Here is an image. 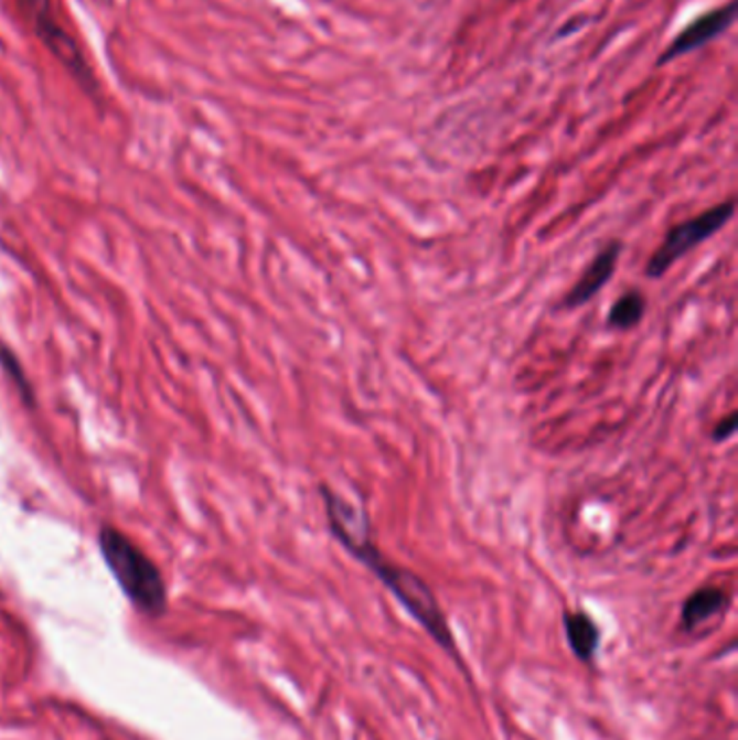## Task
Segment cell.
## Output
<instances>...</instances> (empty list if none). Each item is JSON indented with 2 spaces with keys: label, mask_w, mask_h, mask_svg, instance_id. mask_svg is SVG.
<instances>
[{
  "label": "cell",
  "mask_w": 738,
  "mask_h": 740,
  "mask_svg": "<svg viewBox=\"0 0 738 740\" xmlns=\"http://www.w3.org/2000/svg\"><path fill=\"white\" fill-rule=\"evenodd\" d=\"M319 492L325 505L332 537L355 561L373 571L377 580L397 598L398 604L431 634V639L442 650L457 658L453 632L434 589L416 571L397 566L382 555L373 537L371 517L364 507L353 505L325 483L319 485Z\"/></svg>",
  "instance_id": "cell-1"
},
{
  "label": "cell",
  "mask_w": 738,
  "mask_h": 740,
  "mask_svg": "<svg viewBox=\"0 0 738 740\" xmlns=\"http://www.w3.org/2000/svg\"><path fill=\"white\" fill-rule=\"evenodd\" d=\"M100 553L121 591L137 609L152 615L165 609L168 589L161 571L126 535L115 528H103Z\"/></svg>",
  "instance_id": "cell-2"
},
{
  "label": "cell",
  "mask_w": 738,
  "mask_h": 740,
  "mask_svg": "<svg viewBox=\"0 0 738 740\" xmlns=\"http://www.w3.org/2000/svg\"><path fill=\"white\" fill-rule=\"evenodd\" d=\"M13 4L26 26L33 31V35L57 58L63 69L74 78V83L87 96L100 98L103 87L98 83V76L78 40L65 29L58 15L57 0H13Z\"/></svg>",
  "instance_id": "cell-3"
},
{
  "label": "cell",
  "mask_w": 738,
  "mask_h": 740,
  "mask_svg": "<svg viewBox=\"0 0 738 740\" xmlns=\"http://www.w3.org/2000/svg\"><path fill=\"white\" fill-rule=\"evenodd\" d=\"M735 217V202H721L686 222L667 229L663 243L650 256L645 265V276L652 280L663 278L682 256L699 247L704 240L713 238L719 229L726 228Z\"/></svg>",
  "instance_id": "cell-4"
},
{
  "label": "cell",
  "mask_w": 738,
  "mask_h": 740,
  "mask_svg": "<svg viewBox=\"0 0 738 740\" xmlns=\"http://www.w3.org/2000/svg\"><path fill=\"white\" fill-rule=\"evenodd\" d=\"M622 240H609L596 256L593 260L587 265V269L582 271V276L576 280V285L569 288L568 294L561 301V308L566 310H574L580 308L585 303H589L605 286L611 282V278L616 276L618 269V260L622 256Z\"/></svg>",
  "instance_id": "cell-5"
},
{
  "label": "cell",
  "mask_w": 738,
  "mask_h": 740,
  "mask_svg": "<svg viewBox=\"0 0 738 740\" xmlns=\"http://www.w3.org/2000/svg\"><path fill=\"white\" fill-rule=\"evenodd\" d=\"M732 22H735V2H728L719 9H713L704 15H699L686 29H682L681 35L667 46L665 55L661 57V63L674 61V58L682 57L686 53H693V51L702 49L704 44L719 37Z\"/></svg>",
  "instance_id": "cell-6"
},
{
  "label": "cell",
  "mask_w": 738,
  "mask_h": 740,
  "mask_svg": "<svg viewBox=\"0 0 738 740\" xmlns=\"http://www.w3.org/2000/svg\"><path fill=\"white\" fill-rule=\"evenodd\" d=\"M730 604V596L719 587H702L693 591L681 609L682 628L695 630L724 613Z\"/></svg>",
  "instance_id": "cell-7"
},
{
  "label": "cell",
  "mask_w": 738,
  "mask_h": 740,
  "mask_svg": "<svg viewBox=\"0 0 738 740\" xmlns=\"http://www.w3.org/2000/svg\"><path fill=\"white\" fill-rule=\"evenodd\" d=\"M564 628L571 652L589 663L600 647V628L585 611H568L564 615Z\"/></svg>",
  "instance_id": "cell-8"
},
{
  "label": "cell",
  "mask_w": 738,
  "mask_h": 740,
  "mask_svg": "<svg viewBox=\"0 0 738 740\" xmlns=\"http://www.w3.org/2000/svg\"><path fill=\"white\" fill-rule=\"evenodd\" d=\"M645 314V297L641 290H625L624 294L611 305L607 323L613 330L628 332L641 323Z\"/></svg>",
  "instance_id": "cell-9"
},
{
  "label": "cell",
  "mask_w": 738,
  "mask_h": 740,
  "mask_svg": "<svg viewBox=\"0 0 738 740\" xmlns=\"http://www.w3.org/2000/svg\"><path fill=\"white\" fill-rule=\"evenodd\" d=\"M0 362H2V366L9 371V375L18 382V386H22L20 390L24 393V397H26V400H31V393H29V384L24 382V375H22V368H20V364H18V360L7 351V348H0Z\"/></svg>",
  "instance_id": "cell-10"
},
{
  "label": "cell",
  "mask_w": 738,
  "mask_h": 740,
  "mask_svg": "<svg viewBox=\"0 0 738 740\" xmlns=\"http://www.w3.org/2000/svg\"><path fill=\"white\" fill-rule=\"evenodd\" d=\"M737 414L735 411H730L726 418H721L719 422H717V427L713 429V440L715 442H726V440H730L735 433H737Z\"/></svg>",
  "instance_id": "cell-11"
}]
</instances>
